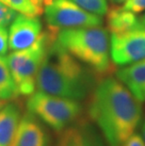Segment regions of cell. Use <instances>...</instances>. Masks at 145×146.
I'll return each mask as SVG.
<instances>
[{
  "mask_svg": "<svg viewBox=\"0 0 145 146\" xmlns=\"http://www.w3.org/2000/svg\"><path fill=\"white\" fill-rule=\"evenodd\" d=\"M88 119L97 126L109 146H122L142 121L141 103L111 74L103 76L87 99Z\"/></svg>",
  "mask_w": 145,
  "mask_h": 146,
  "instance_id": "cell-1",
  "label": "cell"
},
{
  "mask_svg": "<svg viewBox=\"0 0 145 146\" xmlns=\"http://www.w3.org/2000/svg\"><path fill=\"white\" fill-rule=\"evenodd\" d=\"M101 78L64 50L55 39L39 70L36 88L46 94L82 102L89 97Z\"/></svg>",
  "mask_w": 145,
  "mask_h": 146,
  "instance_id": "cell-2",
  "label": "cell"
},
{
  "mask_svg": "<svg viewBox=\"0 0 145 146\" xmlns=\"http://www.w3.org/2000/svg\"><path fill=\"white\" fill-rule=\"evenodd\" d=\"M56 42L101 77L114 72L109 31L102 27L60 30Z\"/></svg>",
  "mask_w": 145,
  "mask_h": 146,
  "instance_id": "cell-3",
  "label": "cell"
},
{
  "mask_svg": "<svg viewBox=\"0 0 145 146\" xmlns=\"http://www.w3.org/2000/svg\"><path fill=\"white\" fill-rule=\"evenodd\" d=\"M58 32L47 27L34 44L22 50L12 51L7 57L17 96H29L35 92L39 70Z\"/></svg>",
  "mask_w": 145,
  "mask_h": 146,
  "instance_id": "cell-4",
  "label": "cell"
},
{
  "mask_svg": "<svg viewBox=\"0 0 145 146\" xmlns=\"http://www.w3.org/2000/svg\"><path fill=\"white\" fill-rule=\"evenodd\" d=\"M26 110L56 133L81 119L84 113L81 102L41 91L28 96Z\"/></svg>",
  "mask_w": 145,
  "mask_h": 146,
  "instance_id": "cell-5",
  "label": "cell"
},
{
  "mask_svg": "<svg viewBox=\"0 0 145 146\" xmlns=\"http://www.w3.org/2000/svg\"><path fill=\"white\" fill-rule=\"evenodd\" d=\"M44 19L47 27L57 31L80 27H102V16L86 11L71 0H54L44 6Z\"/></svg>",
  "mask_w": 145,
  "mask_h": 146,
  "instance_id": "cell-6",
  "label": "cell"
},
{
  "mask_svg": "<svg viewBox=\"0 0 145 146\" xmlns=\"http://www.w3.org/2000/svg\"><path fill=\"white\" fill-rule=\"evenodd\" d=\"M110 58L120 67L145 60V29L122 35L110 34Z\"/></svg>",
  "mask_w": 145,
  "mask_h": 146,
  "instance_id": "cell-7",
  "label": "cell"
},
{
  "mask_svg": "<svg viewBox=\"0 0 145 146\" xmlns=\"http://www.w3.org/2000/svg\"><path fill=\"white\" fill-rule=\"evenodd\" d=\"M57 134L54 146H107V143L97 126L84 117Z\"/></svg>",
  "mask_w": 145,
  "mask_h": 146,
  "instance_id": "cell-8",
  "label": "cell"
},
{
  "mask_svg": "<svg viewBox=\"0 0 145 146\" xmlns=\"http://www.w3.org/2000/svg\"><path fill=\"white\" fill-rule=\"evenodd\" d=\"M42 32V23L38 16L18 15L9 29V48L17 51L29 47L38 41Z\"/></svg>",
  "mask_w": 145,
  "mask_h": 146,
  "instance_id": "cell-9",
  "label": "cell"
},
{
  "mask_svg": "<svg viewBox=\"0 0 145 146\" xmlns=\"http://www.w3.org/2000/svg\"><path fill=\"white\" fill-rule=\"evenodd\" d=\"M14 146H53L45 123L26 111L22 115L13 139Z\"/></svg>",
  "mask_w": 145,
  "mask_h": 146,
  "instance_id": "cell-10",
  "label": "cell"
},
{
  "mask_svg": "<svg viewBox=\"0 0 145 146\" xmlns=\"http://www.w3.org/2000/svg\"><path fill=\"white\" fill-rule=\"evenodd\" d=\"M107 31L113 35H122L137 30L145 29L140 17L134 12L124 10L120 5H112L106 13Z\"/></svg>",
  "mask_w": 145,
  "mask_h": 146,
  "instance_id": "cell-11",
  "label": "cell"
},
{
  "mask_svg": "<svg viewBox=\"0 0 145 146\" xmlns=\"http://www.w3.org/2000/svg\"><path fill=\"white\" fill-rule=\"evenodd\" d=\"M115 76L140 103L145 102V60L122 67L116 71Z\"/></svg>",
  "mask_w": 145,
  "mask_h": 146,
  "instance_id": "cell-12",
  "label": "cell"
},
{
  "mask_svg": "<svg viewBox=\"0 0 145 146\" xmlns=\"http://www.w3.org/2000/svg\"><path fill=\"white\" fill-rule=\"evenodd\" d=\"M22 115L20 105L16 102L8 103L0 110V146H11Z\"/></svg>",
  "mask_w": 145,
  "mask_h": 146,
  "instance_id": "cell-13",
  "label": "cell"
},
{
  "mask_svg": "<svg viewBox=\"0 0 145 146\" xmlns=\"http://www.w3.org/2000/svg\"><path fill=\"white\" fill-rule=\"evenodd\" d=\"M17 97L16 87L12 78L8 60L5 56H0V99L9 101Z\"/></svg>",
  "mask_w": 145,
  "mask_h": 146,
  "instance_id": "cell-14",
  "label": "cell"
},
{
  "mask_svg": "<svg viewBox=\"0 0 145 146\" xmlns=\"http://www.w3.org/2000/svg\"><path fill=\"white\" fill-rule=\"evenodd\" d=\"M0 1L21 14L39 16L42 13V10L37 7L32 0H0Z\"/></svg>",
  "mask_w": 145,
  "mask_h": 146,
  "instance_id": "cell-15",
  "label": "cell"
},
{
  "mask_svg": "<svg viewBox=\"0 0 145 146\" xmlns=\"http://www.w3.org/2000/svg\"><path fill=\"white\" fill-rule=\"evenodd\" d=\"M71 1L86 11L102 17L106 15L109 10L107 0H71Z\"/></svg>",
  "mask_w": 145,
  "mask_h": 146,
  "instance_id": "cell-16",
  "label": "cell"
},
{
  "mask_svg": "<svg viewBox=\"0 0 145 146\" xmlns=\"http://www.w3.org/2000/svg\"><path fill=\"white\" fill-rule=\"evenodd\" d=\"M18 16V12L0 1V26L7 27Z\"/></svg>",
  "mask_w": 145,
  "mask_h": 146,
  "instance_id": "cell-17",
  "label": "cell"
},
{
  "mask_svg": "<svg viewBox=\"0 0 145 146\" xmlns=\"http://www.w3.org/2000/svg\"><path fill=\"white\" fill-rule=\"evenodd\" d=\"M122 8L134 13H141L145 11V0H126Z\"/></svg>",
  "mask_w": 145,
  "mask_h": 146,
  "instance_id": "cell-18",
  "label": "cell"
},
{
  "mask_svg": "<svg viewBox=\"0 0 145 146\" xmlns=\"http://www.w3.org/2000/svg\"><path fill=\"white\" fill-rule=\"evenodd\" d=\"M9 49V32L5 27L0 26V56H5Z\"/></svg>",
  "mask_w": 145,
  "mask_h": 146,
  "instance_id": "cell-19",
  "label": "cell"
},
{
  "mask_svg": "<svg viewBox=\"0 0 145 146\" xmlns=\"http://www.w3.org/2000/svg\"><path fill=\"white\" fill-rule=\"evenodd\" d=\"M122 146H145V142L140 134L134 133Z\"/></svg>",
  "mask_w": 145,
  "mask_h": 146,
  "instance_id": "cell-20",
  "label": "cell"
},
{
  "mask_svg": "<svg viewBox=\"0 0 145 146\" xmlns=\"http://www.w3.org/2000/svg\"><path fill=\"white\" fill-rule=\"evenodd\" d=\"M32 1H33L34 4L37 6V7L44 11V0H32Z\"/></svg>",
  "mask_w": 145,
  "mask_h": 146,
  "instance_id": "cell-21",
  "label": "cell"
},
{
  "mask_svg": "<svg viewBox=\"0 0 145 146\" xmlns=\"http://www.w3.org/2000/svg\"><path fill=\"white\" fill-rule=\"evenodd\" d=\"M109 1L112 3V5H121L123 4L126 0H109Z\"/></svg>",
  "mask_w": 145,
  "mask_h": 146,
  "instance_id": "cell-22",
  "label": "cell"
},
{
  "mask_svg": "<svg viewBox=\"0 0 145 146\" xmlns=\"http://www.w3.org/2000/svg\"><path fill=\"white\" fill-rule=\"evenodd\" d=\"M8 103H9V102L7 100H2V99H0V110H1L2 108H4Z\"/></svg>",
  "mask_w": 145,
  "mask_h": 146,
  "instance_id": "cell-23",
  "label": "cell"
},
{
  "mask_svg": "<svg viewBox=\"0 0 145 146\" xmlns=\"http://www.w3.org/2000/svg\"><path fill=\"white\" fill-rule=\"evenodd\" d=\"M53 1H54V0H44V6L49 5L50 3H52Z\"/></svg>",
  "mask_w": 145,
  "mask_h": 146,
  "instance_id": "cell-24",
  "label": "cell"
},
{
  "mask_svg": "<svg viewBox=\"0 0 145 146\" xmlns=\"http://www.w3.org/2000/svg\"><path fill=\"white\" fill-rule=\"evenodd\" d=\"M140 21H141V23H142L143 27H145V13H144V15H142V16H140Z\"/></svg>",
  "mask_w": 145,
  "mask_h": 146,
  "instance_id": "cell-25",
  "label": "cell"
},
{
  "mask_svg": "<svg viewBox=\"0 0 145 146\" xmlns=\"http://www.w3.org/2000/svg\"><path fill=\"white\" fill-rule=\"evenodd\" d=\"M11 146H14V143H13V141H12V143L11 144Z\"/></svg>",
  "mask_w": 145,
  "mask_h": 146,
  "instance_id": "cell-26",
  "label": "cell"
},
{
  "mask_svg": "<svg viewBox=\"0 0 145 146\" xmlns=\"http://www.w3.org/2000/svg\"><path fill=\"white\" fill-rule=\"evenodd\" d=\"M144 121H145V119H144Z\"/></svg>",
  "mask_w": 145,
  "mask_h": 146,
  "instance_id": "cell-27",
  "label": "cell"
}]
</instances>
